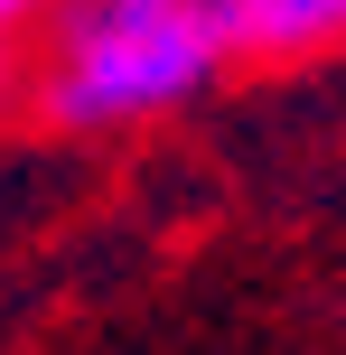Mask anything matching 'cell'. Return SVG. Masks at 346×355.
Masks as SVG:
<instances>
[{
  "label": "cell",
  "mask_w": 346,
  "mask_h": 355,
  "mask_svg": "<svg viewBox=\"0 0 346 355\" xmlns=\"http://www.w3.org/2000/svg\"><path fill=\"white\" fill-rule=\"evenodd\" d=\"M225 47L253 66H291V56L346 47V0H216Z\"/></svg>",
  "instance_id": "cell-2"
},
{
  "label": "cell",
  "mask_w": 346,
  "mask_h": 355,
  "mask_svg": "<svg viewBox=\"0 0 346 355\" xmlns=\"http://www.w3.org/2000/svg\"><path fill=\"white\" fill-rule=\"evenodd\" d=\"M10 94H19V56L0 47V112H10Z\"/></svg>",
  "instance_id": "cell-4"
},
{
  "label": "cell",
  "mask_w": 346,
  "mask_h": 355,
  "mask_svg": "<svg viewBox=\"0 0 346 355\" xmlns=\"http://www.w3.org/2000/svg\"><path fill=\"white\" fill-rule=\"evenodd\" d=\"M47 10H56V0H0V47H19V37H28Z\"/></svg>",
  "instance_id": "cell-3"
},
{
  "label": "cell",
  "mask_w": 346,
  "mask_h": 355,
  "mask_svg": "<svg viewBox=\"0 0 346 355\" xmlns=\"http://www.w3.org/2000/svg\"><path fill=\"white\" fill-rule=\"evenodd\" d=\"M225 66L234 47L216 0H56L19 94L56 131H141L187 112Z\"/></svg>",
  "instance_id": "cell-1"
}]
</instances>
